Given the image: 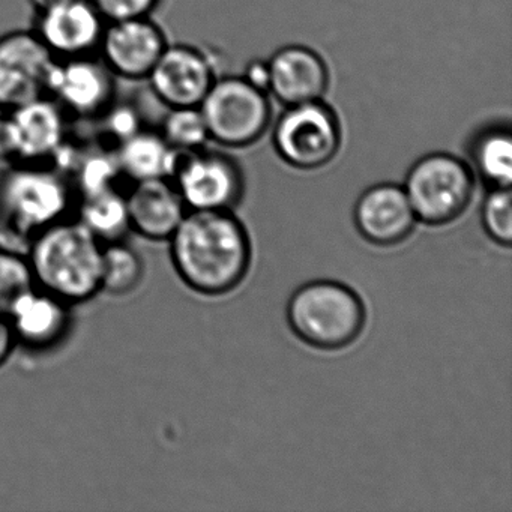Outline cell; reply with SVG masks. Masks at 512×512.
Returning a JSON list of instances; mask_svg holds the SVG:
<instances>
[{
    "label": "cell",
    "instance_id": "cell-1",
    "mask_svg": "<svg viewBox=\"0 0 512 512\" xmlns=\"http://www.w3.org/2000/svg\"><path fill=\"white\" fill-rule=\"evenodd\" d=\"M169 242L176 274L200 295H226L250 271L251 239L232 211H188Z\"/></svg>",
    "mask_w": 512,
    "mask_h": 512
},
{
    "label": "cell",
    "instance_id": "cell-2",
    "mask_svg": "<svg viewBox=\"0 0 512 512\" xmlns=\"http://www.w3.org/2000/svg\"><path fill=\"white\" fill-rule=\"evenodd\" d=\"M104 244L77 218L49 227L26 254L40 289L68 304H85L101 293Z\"/></svg>",
    "mask_w": 512,
    "mask_h": 512
},
{
    "label": "cell",
    "instance_id": "cell-3",
    "mask_svg": "<svg viewBox=\"0 0 512 512\" xmlns=\"http://www.w3.org/2000/svg\"><path fill=\"white\" fill-rule=\"evenodd\" d=\"M76 191L41 164H13L0 175V245L28 250L40 233L70 218Z\"/></svg>",
    "mask_w": 512,
    "mask_h": 512
},
{
    "label": "cell",
    "instance_id": "cell-4",
    "mask_svg": "<svg viewBox=\"0 0 512 512\" xmlns=\"http://www.w3.org/2000/svg\"><path fill=\"white\" fill-rule=\"evenodd\" d=\"M365 320L361 296L338 281H310L296 289L287 304V322L293 334L314 349L350 346L364 331Z\"/></svg>",
    "mask_w": 512,
    "mask_h": 512
},
{
    "label": "cell",
    "instance_id": "cell-5",
    "mask_svg": "<svg viewBox=\"0 0 512 512\" xmlns=\"http://www.w3.org/2000/svg\"><path fill=\"white\" fill-rule=\"evenodd\" d=\"M475 187L472 167L446 152L415 161L403 185L416 220L427 226H445L460 218L472 203Z\"/></svg>",
    "mask_w": 512,
    "mask_h": 512
},
{
    "label": "cell",
    "instance_id": "cell-6",
    "mask_svg": "<svg viewBox=\"0 0 512 512\" xmlns=\"http://www.w3.org/2000/svg\"><path fill=\"white\" fill-rule=\"evenodd\" d=\"M199 109L209 140L230 149L259 142L271 128L274 112L268 92L254 88L242 76L215 79Z\"/></svg>",
    "mask_w": 512,
    "mask_h": 512
},
{
    "label": "cell",
    "instance_id": "cell-7",
    "mask_svg": "<svg viewBox=\"0 0 512 512\" xmlns=\"http://www.w3.org/2000/svg\"><path fill=\"white\" fill-rule=\"evenodd\" d=\"M341 142L340 118L323 100L286 107L272 127L275 152L293 169L328 166L337 157Z\"/></svg>",
    "mask_w": 512,
    "mask_h": 512
},
{
    "label": "cell",
    "instance_id": "cell-8",
    "mask_svg": "<svg viewBox=\"0 0 512 512\" xmlns=\"http://www.w3.org/2000/svg\"><path fill=\"white\" fill-rule=\"evenodd\" d=\"M170 181L188 211H233L244 197V170L226 152L178 151Z\"/></svg>",
    "mask_w": 512,
    "mask_h": 512
},
{
    "label": "cell",
    "instance_id": "cell-9",
    "mask_svg": "<svg viewBox=\"0 0 512 512\" xmlns=\"http://www.w3.org/2000/svg\"><path fill=\"white\" fill-rule=\"evenodd\" d=\"M56 58L34 31H13L0 37V110L49 97Z\"/></svg>",
    "mask_w": 512,
    "mask_h": 512
},
{
    "label": "cell",
    "instance_id": "cell-10",
    "mask_svg": "<svg viewBox=\"0 0 512 512\" xmlns=\"http://www.w3.org/2000/svg\"><path fill=\"white\" fill-rule=\"evenodd\" d=\"M169 46L166 34L151 17L106 23L98 52L118 79L146 80Z\"/></svg>",
    "mask_w": 512,
    "mask_h": 512
},
{
    "label": "cell",
    "instance_id": "cell-11",
    "mask_svg": "<svg viewBox=\"0 0 512 512\" xmlns=\"http://www.w3.org/2000/svg\"><path fill=\"white\" fill-rule=\"evenodd\" d=\"M49 98L77 118H98L113 106L115 76L101 59L92 55L56 59Z\"/></svg>",
    "mask_w": 512,
    "mask_h": 512
},
{
    "label": "cell",
    "instance_id": "cell-12",
    "mask_svg": "<svg viewBox=\"0 0 512 512\" xmlns=\"http://www.w3.org/2000/svg\"><path fill=\"white\" fill-rule=\"evenodd\" d=\"M215 79L214 67L202 50L169 44L146 80L157 100L175 109L199 107Z\"/></svg>",
    "mask_w": 512,
    "mask_h": 512
},
{
    "label": "cell",
    "instance_id": "cell-13",
    "mask_svg": "<svg viewBox=\"0 0 512 512\" xmlns=\"http://www.w3.org/2000/svg\"><path fill=\"white\" fill-rule=\"evenodd\" d=\"M104 28L91 0H65L38 11L34 32L56 59H70L98 52Z\"/></svg>",
    "mask_w": 512,
    "mask_h": 512
},
{
    "label": "cell",
    "instance_id": "cell-14",
    "mask_svg": "<svg viewBox=\"0 0 512 512\" xmlns=\"http://www.w3.org/2000/svg\"><path fill=\"white\" fill-rule=\"evenodd\" d=\"M353 223L365 241L392 247L412 235L418 220L403 185L383 182L367 188L356 200Z\"/></svg>",
    "mask_w": 512,
    "mask_h": 512
},
{
    "label": "cell",
    "instance_id": "cell-15",
    "mask_svg": "<svg viewBox=\"0 0 512 512\" xmlns=\"http://www.w3.org/2000/svg\"><path fill=\"white\" fill-rule=\"evenodd\" d=\"M73 308L58 296L34 287L7 316L17 347L49 352L64 343L73 325Z\"/></svg>",
    "mask_w": 512,
    "mask_h": 512
},
{
    "label": "cell",
    "instance_id": "cell-16",
    "mask_svg": "<svg viewBox=\"0 0 512 512\" xmlns=\"http://www.w3.org/2000/svg\"><path fill=\"white\" fill-rule=\"evenodd\" d=\"M269 95L283 106L323 100L329 88V70L325 59L310 47H281L268 61Z\"/></svg>",
    "mask_w": 512,
    "mask_h": 512
},
{
    "label": "cell",
    "instance_id": "cell-17",
    "mask_svg": "<svg viewBox=\"0 0 512 512\" xmlns=\"http://www.w3.org/2000/svg\"><path fill=\"white\" fill-rule=\"evenodd\" d=\"M130 232L148 241H169L188 208L170 179L134 182L125 194Z\"/></svg>",
    "mask_w": 512,
    "mask_h": 512
},
{
    "label": "cell",
    "instance_id": "cell-18",
    "mask_svg": "<svg viewBox=\"0 0 512 512\" xmlns=\"http://www.w3.org/2000/svg\"><path fill=\"white\" fill-rule=\"evenodd\" d=\"M19 136V164H40L64 148L65 112L52 100L40 98L8 112Z\"/></svg>",
    "mask_w": 512,
    "mask_h": 512
},
{
    "label": "cell",
    "instance_id": "cell-19",
    "mask_svg": "<svg viewBox=\"0 0 512 512\" xmlns=\"http://www.w3.org/2000/svg\"><path fill=\"white\" fill-rule=\"evenodd\" d=\"M178 151L164 140L161 133L140 130L119 143L115 151L121 176L133 182L170 179Z\"/></svg>",
    "mask_w": 512,
    "mask_h": 512
},
{
    "label": "cell",
    "instance_id": "cell-20",
    "mask_svg": "<svg viewBox=\"0 0 512 512\" xmlns=\"http://www.w3.org/2000/svg\"><path fill=\"white\" fill-rule=\"evenodd\" d=\"M470 160L475 176H479L491 188L511 187V130L502 125L482 130L470 145Z\"/></svg>",
    "mask_w": 512,
    "mask_h": 512
},
{
    "label": "cell",
    "instance_id": "cell-21",
    "mask_svg": "<svg viewBox=\"0 0 512 512\" xmlns=\"http://www.w3.org/2000/svg\"><path fill=\"white\" fill-rule=\"evenodd\" d=\"M76 218L103 244L124 241L125 235L130 232L127 199L116 188L80 197L79 215Z\"/></svg>",
    "mask_w": 512,
    "mask_h": 512
},
{
    "label": "cell",
    "instance_id": "cell-22",
    "mask_svg": "<svg viewBox=\"0 0 512 512\" xmlns=\"http://www.w3.org/2000/svg\"><path fill=\"white\" fill-rule=\"evenodd\" d=\"M145 272L143 257L125 239L104 244L101 293L115 298L131 295L143 283Z\"/></svg>",
    "mask_w": 512,
    "mask_h": 512
},
{
    "label": "cell",
    "instance_id": "cell-23",
    "mask_svg": "<svg viewBox=\"0 0 512 512\" xmlns=\"http://www.w3.org/2000/svg\"><path fill=\"white\" fill-rule=\"evenodd\" d=\"M34 287L37 283L28 254L0 245V316L7 317L17 301Z\"/></svg>",
    "mask_w": 512,
    "mask_h": 512
},
{
    "label": "cell",
    "instance_id": "cell-24",
    "mask_svg": "<svg viewBox=\"0 0 512 512\" xmlns=\"http://www.w3.org/2000/svg\"><path fill=\"white\" fill-rule=\"evenodd\" d=\"M160 133L176 151L205 148L209 140L208 128L199 107L169 109Z\"/></svg>",
    "mask_w": 512,
    "mask_h": 512
},
{
    "label": "cell",
    "instance_id": "cell-25",
    "mask_svg": "<svg viewBox=\"0 0 512 512\" xmlns=\"http://www.w3.org/2000/svg\"><path fill=\"white\" fill-rule=\"evenodd\" d=\"M511 200V187L491 188L481 209L482 226L488 238L506 248L512 242Z\"/></svg>",
    "mask_w": 512,
    "mask_h": 512
},
{
    "label": "cell",
    "instance_id": "cell-26",
    "mask_svg": "<svg viewBox=\"0 0 512 512\" xmlns=\"http://www.w3.org/2000/svg\"><path fill=\"white\" fill-rule=\"evenodd\" d=\"M76 187L79 197L91 196L100 191L116 188V179L121 178L115 154H91L76 164Z\"/></svg>",
    "mask_w": 512,
    "mask_h": 512
},
{
    "label": "cell",
    "instance_id": "cell-27",
    "mask_svg": "<svg viewBox=\"0 0 512 512\" xmlns=\"http://www.w3.org/2000/svg\"><path fill=\"white\" fill-rule=\"evenodd\" d=\"M106 23L151 17L161 0H91Z\"/></svg>",
    "mask_w": 512,
    "mask_h": 512
},
{
    "label": "cell",
    "instance_id": "cell-28",
    "mask_svg": "<svg viewBox=\"0 0 512 512\" xmlns=\"http://www.w3.org/2000/svg\"><path fill=\"white\" fill-rule=\"evenodd\" d=\"M103 116H106L107 131L118 140V145L142 130L139 115L130 107L112 106Z\"/></svg>",
    "mask_w": 512,
    "mask_h": 512
},
{
    "label": "cell",
    "instance_id": "cell-29",
    "mask_svg": "<svg viewBox=\"0 0 512 512\" xmlns=\"http://www.w3.org/2000/svg\"><path fill=\"white\" fill-rule=\"evenodd\" d=\"M19 136L10 113L0 115V163H17L19 161Z\"/></svg>",
    "mask_w": 512,
    "mask_h": 512
},
{
    "label": "cell",
    "instance_id": "cell-30",
    "mask_svg": "<svg viewBox=\"0 0 512 512\" xmlns=\"http://www.w3.org/2000/svg\"><path fill=\"white\" fill-rule=\"evenodd\" d=\"M242 77H244L251 86H254V88L268 92L269 94V80H271V74H269L268 61L254 59V61L248 62L247 67H245L244 76Z\"/></svg>",
    "mask_w": 512,
    "mask_h": 512
},
{
    "label": "cell",
    "instance_id": "cell-31",
    "mask_svg": "<svg viewBox=\"0 0 512 512\" xmlns=\"http://www.w3.org/2000/svg\"><path fill=\"white\" fill-rule=\"evenodd\" d=\"M17 341L7 317L0 316V368L10 361L16 352Z\"/></svg>",
    "mask_w": 512,
    "mask_h": 512
},
{
    "label": "cell",
    "instance_id": "cell-32",
    "mask_svg": "<svg viewBox=\"0 0 512 512\" xmlns=\"http://www.w3.org/2000/svg\"><path fill=\"white\" fill-rule=\"evenodd\" d=\"M29 2H31L32 7H34L38 13V11L46 10V8L53 7V5L61 4V2H65V0H29Z\"/></svg>",
    "mask_w": 512,
    "mask_h": 512
}]
</instances>
